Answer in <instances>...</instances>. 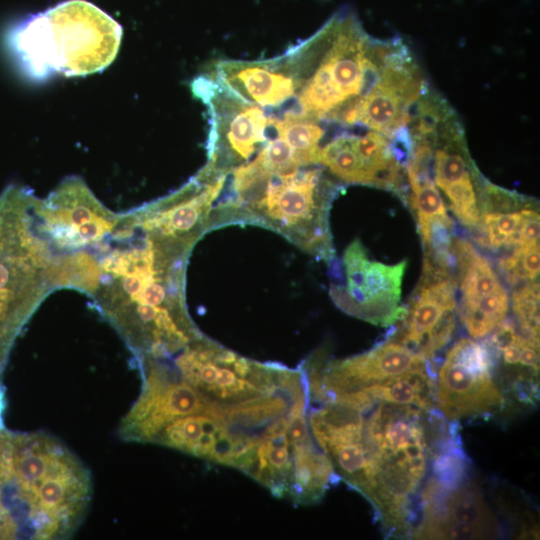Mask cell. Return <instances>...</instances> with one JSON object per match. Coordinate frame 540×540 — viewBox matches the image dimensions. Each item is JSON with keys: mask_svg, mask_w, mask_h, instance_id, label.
<instances>
[{"mask_svg": "<svg viewBox=\"0 0 540 540\" xmlns=\"http://www.w3.org/2000/svg\"><path fill=\"white\" fill-rule=\"evenodd\" d=\"M340 401V400H336ZM356 417L358 493L386 536L410 537L432 458L452 421L437 409L384 402H348Z\"/></svg>", "mask_w": 540, "mask_h": 540, "instance_id": "1", "label": "cell"}, {"mask_svg": "<svg viewBox=\"0 0 540 540\" xmlns=\"http://www.w3.org/2000/svg\"><path fill=\"white\" fill-rule=\"evenodd\" d=\"M92 493L89 469L58 438L0 430V540L70 538Z\"/></svg>", "mask_w": 540, "mask_h": 540, "instance_id": "2", "label": "cell"}, {"mask_svg": "<svg viewBox=\"0 0 540 540\" xmlns=\"http://www.w3.org/2000/svg\"><path fill=\"white\" fill-rule=\"evenodd\" d=\"M395 37L371 36L350 8L283 54L292 77V109L326 125L357 127L361 103L377 80Z\"/></svg>", "mask_w": 540, "mask_h": 540, "instance_id": "3", "label": "cell"}, {"mask_svg": "<svg viewBox=\"0 0 540 540\" xmlns=\"http://www.w3.org/2000/svg\"><path fill=\"white\" fill-rule=\"evenodd\" d=\"M122 27L86 0H68L16 25L7 43L31 77L79 76L106 68L117 55Z\"/></svg>", "mask_w": 540, "mask_h": 540, "instance_id": "4", "label": "cell"}, {"mask_svg": "<svg viewBox=\"0 0 540 540\" xmlns=\"http://www.w3.org/2000/svg\"><path fill=\"white\" fill-rule=\"evenodd\" d=\"M35 199L17 186L0 195V383L21 330L54 290L51 249L38 226Z\"/></svg>", "mask_w": 540, "mask_h": 540, "instance_id": "5", "label": "cell"}, {"mask_svg": "<svg viewBox=\"0 0 540 540\" xmlns=\"http://www.w3.org/2000/svg\"><path fill=\"white\" fill-rule=\"evenodd\" d=\"M308 167L259 177L237 196L232 212L268 224L309 251L324 246L322 215L334 187L321 169Z\"/></svg>", "mask_w": 540, "mask_h": 540, "instance_id": "6", "label": "cell"}, {"mask_svg": "<svg viewBox=\"0 0 540 540\" xmlns=\"http://www.w3.org/2000/svg\"><path fill=\"white\" fill-rule=\"evenodd\" d=\"M192 91L207 108V166L227 175L265 144L273 115L239 98L207 73L193 81Z\"/></svg>", "mask_w": 540, "mask_h": 540, "instance_id": "7", "label": "cell"}, {"mask_svg": "<svg viewBox=\"0 0 540 540\" xmlns=\"http://www.w3.org/2000/svg\"><path fill=\"white\" fill-rule=\"evenodd\" d=\"M436 407L450 421L488 420L504 411L483 343L462 338L449 349L436 376Z\"/></svg>", "mask_w": 540, "mask_h": 540, "instance_id": "8", "label": "cell"}, {"mask_svg": "<svg viewBox=\"0 0 540 540\" xmlns=\"http://www.w3.org/2000/svg\"><path fill=\"white\" fill-rule=\"evenodd\" d=\"M501 530L482 488L470 475L451 488L424 483L411 538L488 539Z\"/></svg>", "mask_w": 540, "mask_h": 540, "instance_id": "9", "label": "cell"}, {"mask_svg": "<svg viewBox=\"0 0 540 540\" xmlns=\"http://www.w3.org/2000/svg\"><path fill=\"white\" fill-rule=\"evenodd\" d=\"M424 284L406 310L397 341L416 354L435 360L456 328L455 281L449 275L425 274Z\"/></svg>", "mask_w": 540, "mask_h": 540, "instance_id": "10", "label": "cell"}, {"mask_svg": "<svg viewBox=\"0 0 540 540\" xmlns=\"http://www.w3.org/2000/svg\"><path fill=\"white\" fill-rule=\"evenodd\" d=\"M207 74L239 98L262 108H281L295 87L282 54L271 59L216 61Z\"/></svg>", "mask_w": 540, "mask_h": 540, "instance_id": "11", "label": "cell"}, {"mask_svg": "<svg viewBox=\"0 0 540 540\" xmlns=\"http://www.w3.org/2000/svg\"><path fill=\"white\" fill-rule=\"evenodd\" d=\"M406 265L405 260L396 265L369 262L351 315L381 326L403 319L407 309L399 302Z\"/></svg>", "mask_w": 540, "mask_h": 540, "instance_id": "12", "label": "cell"}, {"mask_svg": "<svg viewBox=\"0 0 540 540\" xmlns=\"http://www.w3.org/2000/svg\"><path fill=\"white\" fill-rule=\"evenodd\" d=\"M313 398L394 403L430 410L437 408L436 366L412 370L378 385Z\"/></svg>", "mask_w": 540, "mask_h": 540, "instance_id": "13", "label": "cell"}, {"mask_svg": "<svg viewBox=\"0 0 540 540\" xmlns=\"http://www.w3.org/2000/svg\"><path fill=\"white\" fill-rule=\"evenodd\" d=\"M272 130L291 147L299 166L318 165L325 125L293 110L273 115Z\"/></svg>", "mask_w": 540, "mask_h": 540, "instance_id": "14", "label": "cell"}, {"mask_svg": "<svg viewBox=\"0 0 540 540\" xmlns=\"http://www.w3.org/2000/svg\"><path fill=\"white\" fill-rule=\"evenodd\" d=\"M509 297L502 284L493 292L470 303L460 304V318L470 336L484 338L505 319Z\"/></svg>", "mask_w": 540, "mask_h": 540, "instance_id": "15", "label": "cell"}, {"mask_svg": "<svg viewBox=\"0 0 540 540\" xmlns=\"http://www.w3.org/2000/svg\"><path fill=\"white\" fill-rule=\"evenodd\" d=\"M411 191V202L417 214L420 234L434 219H450L439 189L433 180H407Z\"/></svg>", "mask_w": 540, "mask_h": 540, "instance_id": "16", "label": "cell"}, {"mask_svg": "<svg viewBox=\"0 0 540 540\" xmlns=\"http://www.w3.org/2000/svg\"><path fill=\"white\" fill-rule=\"evenodd\" d=\"M500 266L511 284L534 280L540 270L539 242L517 246L512 255L501 260Z\"/></svg>", "mask_w": 540, "mask_h": 540, "instance_id": "17", "label": "cell"}, {"mask_svg": "<svg viewBox=\"0 0 540 540\" xmlns=\"http://www.w3.org/2000/svg\"><path fill=\"white\" fill-rule=\"evenodd\" d=\"M512 305L521 332L539 342V291L538 285L525 286L512 296Z\"/></svg>", "mask_w": 540, "mask_h": 540, "instance_id": "18", "label": "cell"}, {"mask_svg": "<svg viewBox=\"0 0 540 540\" xmlns=\"http://www.w3.org/2000/svg\"><path fill=\"white\" fill-rule=\"evenodd\" d=\"M524 215L525 209L506 214L486 213L482 223L488 245L498 248L505 244H512Z\"/></svg>", "mask_w": 540, "mask_h": 540, "instance_id": "19", "label": "cell"}, {"mask_svg": "<svg viewBox=\"0 0 540 540\" xmlns=\"http://www.w3.org/2000/svg\"><path fill=\"white\" fill-rule=\"evenodd\" d=\"M539 215L533 210L525 209L524 218L515 234L512 244L517 246L539 242Z\"/></svg>", "mask_w": 540, "mask_h": 540, "instance_id": "20", "label": "cell"}, {"mask_svg": "<svg viewBox=\"0 0 540 540\" xmlns=\"http://www.w3.org/2000/svg\"><path fill=\"white\" fill-rule=\"evenodd\" d=\"M6 409V393L4 386L0 383V430L4 428V413Z\"/></svg>", "mask_w": 540, "mask_h": 540, "instance_id": "21", "label": "cell"}]
</instances>
